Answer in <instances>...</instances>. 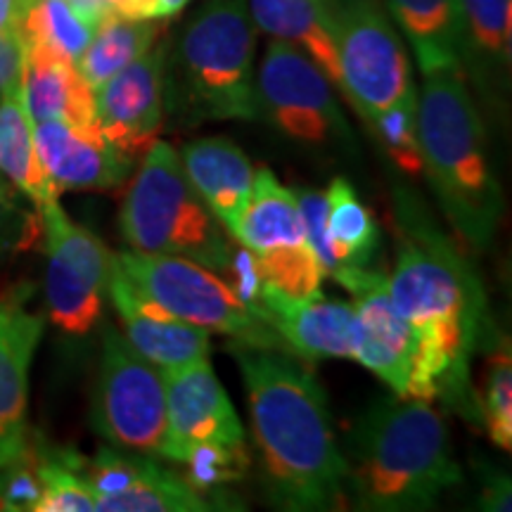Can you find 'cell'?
Instances as JSON below:
<instances>
[{
  "label": "cell",
  "instance_id": "obj_1",
  "mask_svg": "<svg viewBox=\"0 0 512 512\" xmlns=\"http://www.w3.org/2000/svg\"><path fill=\"white\" fill-rule=\"evenodd\" d=\"M399 252L387 278L389 299L413 335L408 399L448 403L470 422H482L472 392V358L486 332V294L470 261L446 238L415 197L396 192Z\"/></svg>",
  "mask_w": 512,
  "mask_h": 512
},
{
  "label": "cell",
  "instance_id": "obj_2",
  "mask_svg": "<svg viewBox=\"0 0 512 512\" xmlns=\"http://www.w3.org/2000/svg\"><path fill=\"white\" fill-rule=\"evenodd\" d=\"M233 354L245 382L268 501L290 512L337 508L344 501L347 463L323 387L275 349L240 344Z\"/></svg>",
  "mask_w": 512,
  "mask_h": 512
},
{
  "label": "cell",
  "instance_id": "obj_3",
  "mask_svg": "<svg viewBox=\"0 0 512 512\" xmlns=\"http://www.w3.org/2000/svg\"><path fill=\"white\" fill-rule=\"evenodd\" d=\"M344 501L363 512L430 510L460 484L451 434L432 401H375L351 427L342 446Z\"/></svg>",
  "mask_w": 512,
  "mask_h": 512
},
{
  "label": "cell",
  "instance_id": "obj_4",
  "mask_svg": "<svg viewBox=\"0 0 512 512\" xmlns=\"http://www.w3.org/2000/svg\"><path fill=\"white\" fill-rule=\"evenodd\" d=\"M418 138L422 176L430 181L446 221L477 252L489 249L501 223L503 190L463 67L425 74L418 95Z\"/></svg>",
  "mask_w": 512,
  "mask_h": 512
},
{
  "label": "cell",
  "instance_id": "obj_5",
  "mask_svg": "<svg viewBox=\"0 0 512 512\" xmlns=\"http://www.w3.org/2000/svg\"><path fill=\"white\" fill-rule=\"evenodd\" d=\"M256 29L247 0H209L190 19L174 57L171 107L188 121L259 117Z\"/></svg>",
  "mask_w": 512,
  "mask_h": 512
},
{
  "label": "cell",
  "instance_id": "obj_6",
  "mask_svg": "<svg viewBox=\"0 0 512 512\" xmlns=\"http://www.w3.org/2000/svg\"><path fill=\"white\" fill-rule=\"evenodd\" d=\"M119 230L136 252L183 256L219 273L233 264L226 230L192 188L178 152L164 140L147 147L121 204Z\"/></svg>",
  "mask_w": 512,
  "mask_h": 512
},
{
  "label": "cell",
  "instance_id": "obj_7",
  "mask_svg": "<svg viewBox=\"0 0 512 512\" xmlns=\"http://www.w3.org/2000/svg\"><path fill=\"white\" fill-rule=\"evenodd\" d=\"M112 266L143 297L185 323L221 332L245 347L278 349L283 344L254 306L207 266L183 256L145 254L136 249L112 254Z\"/></svg>",
  "mask_w": 512,
  "mask_h": 512
},
{
  "label": "cell",
  "instance_id": "obj_8",
  "mask_svg": "<svg viewBox=\"0 0 512 512\" xmlns=\"http://www.w3.org/2000/svg\"><path fill=\"white\" fill-rule=\"evenodd\" d=\"M245 247L259 283L290 297L320 294L325 268L306 235L297 192L285 188L268 169L254 171L245 216L233 235Z\"/></svg>",
  "mask_w": 512,
  "mask_h": 512
},
{
  "label": "cell",
  "instance_id": "obj_9",
  "mask_svg": "<svg viewBox=\"0 0 512 512\" xmlns=\"http://www.w3.org/2000/svg\"><path fill=\"white\" fill-rule=\"evenodd\" d=\"M344 98L363 121L415 95L411 60L377 0H330Z\"/></svg>",
  "mask_w": 512,
  "mask_h": 512
},
{
  "label": "cell",
  "instance_id": "obj_10",
  "mask_svg": "<svg viewBox=\"0 0 512 512\" xmlns=\"http://www.w3.org/2000/svg\"><path fill=\"white\" fill-rule=\"evenodd\" d=\"M93 427L114 448L159 456L166 430L164 370L105 325L100 373L93 394Z\"/></svg>",
  "mask_w": 512,
  "mask_h": 512
},
{
  "label": "cell",
  "instance_id": "obj_11",
  "mask_svg": "<svg viewBox=\"0 0 512 512\" xmlns=\"http://www.w3.org/2000/svg\"><path fill=\"white\" fill-rule=\"evenodd\" d=\"M259 117L294 143L354 147V133L332 93V83L302 50L285 41L268 46L256 74Z\"/></svg>",
  "mask_w": 512,
  "mask_h": 512
},
{
  "label": "cell",
  "instance_id": "obj_12",
  "mask_svg": "<svg viewBox=\"0 0 512 512\" xmlns=\"http://www.w3.org/2000/svg\"><path fill=\"white\" fill-rule=\"evenodd\" d=\"M46 235V302L50 320L67 335H86L100 320L112 254L91 230L76 226L60 202L38 207Z\"/></svg>",
  "mask_w": 512,
  "mask_h": 512
},
{
  "label": "cell",
  "instance_id": "obj_13",
  "mask_svg": "<svg viewBox=\"0 0 512 512\" xmlns=\"http://www.w3.org/2000/svg\"><path fill=\"white\" fill-rule=\"evenodd\" d=\"M166 430L159 458L190 463L204 451H245L242 422L209 358L164 370Z\"/></svg>",
  "mask_w": 512,
  "mask_h": 512
},
{
  "label": "cell",
  "instance_id": "obj_14",
  "mask_svg": "<svg viewBox=\"0 0 512 512\" xmlns=\"http://www.w3.org/2000/svg\"><path fill=\"white\" fill-rule=\"evenodd\" d=\"M354 294V356L363 368L380 377L396 396L411 392L413 335L392 299L387 275L368 268H337L330 275Z\"/></svg>",
  "mask_w": 512,
  "mask_h": 512
},
{
  "label": "cell",
  "instance_id": "obj_15",
  "mask_svg": "<svg viewBox=\"0 0 512 512\" xmlns=\"http://www.w3.org/2000/svg\"><path fill=\"white\" fill-rule=\"evenodd\" d=\"M79 472L93 491L95 512H204L214 510L188 479L152 460L124 456L102 448L93 460L79 463Z\"/></svg>",
  "mask_w": 512,
  "mask_h": 512
},
{
  "label": "cell",
  "instance_id": "obj_16",
  "mask_svg": "<svg viewBox=\"0 0 512 512\" xmlns=\"http://www.w3.org/2000/svg\"><path fill=\"white\" fill-rule=\"evenodd\" d=\"M240 294L271 325L280 342L297 356L309 361L354 356V306L351 304L330 302L323 292L313 297H290L271 285L259 283L256 275L252 290Z\"/></svg>",
  "mask_w": 512,
  "mask_h": 512
},
{
  "label": "cell",
  "instance_id": "obj_17",
  "mask_svg": "<svg viewBox=\"0 0 512 512\" xmlns=\"http://www.w3.org/2000/svg\"><path fill=\"white\" fill-rule=\"evenodd\" d=\"M95 124L105 138L136 157L157 140L164 119V50L150 48L95 88Z\"/></svg>",
  "mask_w": 512,
  "mask_h": 512
},
{
  "label": "cell",
  "instance_id": "obj_18",
  "mask_svg": "<svg viewBox=\"0 0 512 512\" xmlns=\"http://www.w3.org/2000/svg\"><path fill=\"white\" fill-rule=\"evenodd\" d=\"M27 294L0 302V467L27 453L29 368L43 337V318L24 306Z\"/></svg>",
  "mask_w": 512,
  "mask_h": 512
},
{
  "label": "cell",
  "instance_id": "obj_19",
  "mask_svg": "<svg viewBox=\"0 0 512 512\" xmlns=\"http://www.w3.org/2000/svg\"><path fill=\"white\" fill-rule=\"evenodd\" d=\"M34 136L43 169L57 190L117 188L133 169V157L110 143L98 124L41 121L34 124Z\"/></svg>",
  "mask_w": 512,
  "mask_h": 512
},
{
  "label": "cell",
  "instance_id": "obj_20",
  "mask_svg": "<svg viewBox=\"0 0 512 512\" xmlns=\"http://www.w3.org/2000/svg\"><path fill=\"white\" fill-rule=\"evenodd\" d=\"M107 292L124 323L128 344L157 368L174 370L209 358L211 332L159 309L155 302H150L128 283L112 266V261Z\"/></svg>",
  "mask_w": 512,
  "mask_h": 512
},
{
  "label": "cell",
  "instance_id": "obj_21",
  "mask_svg": "<svg viewBox=\"0 0 512 512\" xmlns=\"http://www.w3.org/2000/svg\"><path fill=\"white\" fill-rule=\"evenodd\" d=\"M178 157L192 188L233 238L245 216L254 185L249 157L233 140L221 136L192 140Z\"/></svg>",
  "mask_w": 512,
  "mask_h": 512
},
{
  "label": "cell",
  "instance_id": "obj_22",
  "mask_svg": "<svg viewBox=\"0 0 512 512\" xmlns=\"http://www.w3.org/2000/svg\"><path fill=\"white\" fill-rule=\"evenodd\" d=\"M22 98L34 124L64 121L74 126L95 124V95L69 60L46 46L27 43L22 72Z\"/></svg>",
  "mask_w": 512,
  "mask_h": 512
},
{
  "label": "cell",
  "instance_id": "obj_23",
  "mask_svg": "<svg viewBox=\"0 0 512 512\" xmlns=\"http://www.w3.org/2000/svg\"><path fill=\"white\" fill-rule=\"evenodd\" d=\"M247 8L254 27L302 50L344 95L330 0H247Z\"/></svg>",
  "mask_w": 512,
  "mask_h": 512
},
{
  "label": "cell",
  "instance_id": "obj_24",
  "mask_svg": "<svg viewBox=\"0 0 512 512\" xmlns=\"http://www.w3.org/2000/svg\"><path fill=\"white\" fill-rule=\"evenodd\" d=\"M422 76L463 67V12L460 0H387ZM465 69V67H463Z\"/></svg>",
  "mask_w": 512,
  "mask_h": 512
},
{
  "label": "cell",
  "instance_id": "obj_25",
  "mask_svg": "<svg viewBox=\"0 0 512 512\" xmlns=\"http://www.w3.org/2000/svg\"><path fill=\"white\" fill-rule=\"evenodd\" d=\"M0 171L29 195L36 207L57 200L60 190L50 181L38 157L34 121L24 107L22 88L0 100Z\"/></svg>",
  "mask_w": 512,
  "mask_h": 512
},
{
  "label": "cell",
  "instance_id": "obj_26",
  "mask_svg": "<svg viewBox=\"0 0 512 512\" xmlns=\"http://www.w3.org/2000/svg\"><path fill=\"white\" fill-rule=\"evenodd\" d=\"M325 238L337 268H368L380 245V228L347 178H335L325 192ZM330 273V275H332Z\"/></svg>",
  "mask_w": 512,
  "mask_h": 512
},
{
  "label": "cell",
  "instance_id": "obj_27",
  "mask_svg": "<svg viewBox=\"0 0 512 512\" xmlns=\"http://www.w3.org/2000/svg\"><path fill=\"white\" fill-rule=\"evenodd\" d=\"M157 31L155 19H133L112 12L98 24L91 43L76 60V69L95 91L128 64L143 57L147 50L155 48Z\"/></svg>",
  "mask_w": 512,
  "mask_h": 512
},
{
  "label": "cell",
  "instance_id": "obj_28",
  "mask_svg": "<svg viewBox=\"0 0 512 512\" xmlns=\"http://www.w3.org/2000/svg\"><path fill=\"white\" fill-rule=\"evenodd\" d=\"M463 12V64L479 83L489 72H508L512 0H460Z\"/></svg>",
  "mask_w": 512,
  "mask_h": 512
},
{
  "label": "cell",
  "instance_id": "obj_29",
  "mask_svg": "<svg viewBox=\"0 0 512 512\" xmlns=\"http://www.w3.org/2000/svg\"><path fill=\"white\" fill-rule=\"evenodd\" d=\"M19 34L24 43L46 46L76 62L91 43L95 27L67 0H31L19 22Z\"/></svg>",
  "mask_w": 512,
  "mask_h": 512
},
{
  "label": "cell",
  "instance_id": "obj_30",
  "mask_svg": "<svg viewBox=\"0 0 512 512\" xmlns=\"http://www.w3.org/2000/svg\"><path fill=\"white\" fill-rule=\"evenodd\" d=\"M384 145L392 162L406 176H422V152L418 138V93L408 95L377 114L368 124Z\"/></svg>",
  "mask_w": 512,
  "mask_h": 512
},
{
  "label": "cell",
  "instance_id": "obj_31",
  "mask_svg": "<svg viewBox=\"0 0 512 512\" xmlns=\"http://www.w3.org/2000/svg\"><path fill=\"white\" fill-rule=\"evenodd\" d=\"M43 494L36 512H95L93 491L79 472V463L60 458H43L36 463Z\"/></svg>",
  "mask_w": 512,
  "mask_h": 512
},
{
  "label": "cell",
  "instance_id": "obj_32",
  "mask_svg": "<svg viewBox=\"0 0 512 512\" xmlns=\"http://www.w3.org/2000/svg\"><path fill=\"white\" fill-rule=\"evenodd\" d=\"M482 422L489 430L491 441L503 451L512 448V363L510 351L501 349L489 363V375H486Z\"/></svg>",
  "mask_w": 512,
  "mask_h": 512
},
{
  "label": "cell",
  "instance_id": "obj_33",
  "mask_svg": "<svg viewBox=\"0 0 512 512\" xmlns=\"http://www.w3.org/2000/svg\"><path fill=\"white\" fill-rule=\"evenodd\" d=\"M0 510H34L41 501L43 484L36 465L15 463L0 467Z\"/></svg>",
  "mask_w": 512,
  "mask_h": 512
},
{
  "label": "cell",
  "instance_id": "obj_34",
  "mask_svg": "<svg viewBox=\"0 0 512 512\" xmlns=\"http://www.w3.org/2000/svg\"><path fill=\"white\" fill-rule=\"evenodd\" d=\"M24 57H27V43L19 31L0 34V100L22 88Z\"/></svg>",
  "mask_w": 512,
  "mask_h": 512
},
{
  "label": "cell",
  "instance_id": "obj_35",
  "mask_svg": "<svg viewBox=\"0 0 512 512\" xmlns=\"http://www.w3.org/2000/svg\"><path fill=\"white\" fill-rule=\"evenodd\" d=\"M27 223V216H24L22 209L17 207L10 188L3 183V178H0V256L24 238Z\"/></svg>",
  "mask_w": 512,
  "mask_h": 512
},
{
  "label": "cell",
  "instance_id": "obj_36",
  "mask_svg": "<svg viewBox=\"0 0 512 512\" xmlns=\"http://www.w3.org/2000/svg\"><path fill=\"white\" fill-rule=\"evenodd\" d=\"M29 3L31 0H0V34L19 31V22H22Z\"/></svg>",
  "mask_w": 512,
  "mask_h": 512
},
{
  "label": "cell",
  "instance_id": "obj_37",
  "mask_svg": "<svg viewBox=\"0 0 512 512\" xmlns=\"http://www.w3.org/2000/svg\"><path fill=\"white\" fill-rule=\"evenodd\" d=\"M67 3L72 5V8L79 12L83 19H88L95 29H98V24L102 22V19L114 12L107 0H67Z\"/></svg>",
  "mask_w": 512,
  "mask_h": 512
},
{
  "label": "cell",
  "instance_id": "obj_38",
  "mask_svg": "<svg viewBox=\"0 0 512 512\" xmlns=\"http://www.w3.org/2000/svg\"><path fill=\"white\" fill-rule=\"evenodd\" d=\"M190 0H145L140 19H164L181 12Z\"/></svg>",
  "mask_w": 512,
  "mask_h": 512
},
{
  "label": "cell",
  "instance_id": "obj_39",
  "mask_svg": "<svg viewBox=\"0 0 512 512\" xmlns=\"http://www.w3.org/2000/svg\"><path fill=\"white\" fill-rule=\"evenodd\" d=\"M140 8H143V0H138V8H136V19H140Z\"/></svg>",
  "mask_w": 512,
  "mask_h": 512
}]
</instances>
